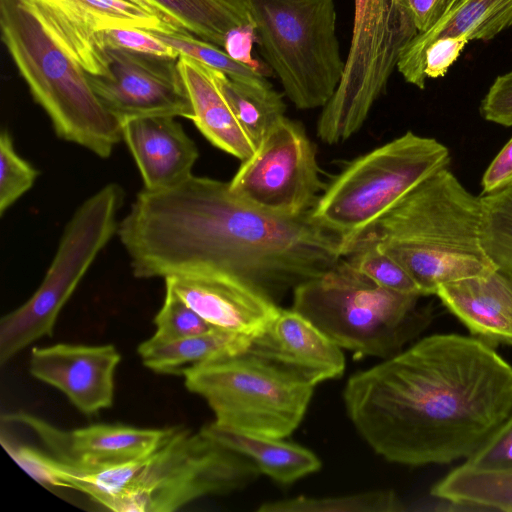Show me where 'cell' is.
Returning <instances> with one entry per match:
<instances>
[{"label": "cell", "instance_id": "obj_2", "mask_svg": "<svg viewBox=\"0 0 512 512\" xmlns=\"http://www.w3.org/2000/svg\"><path fill=\"white\" fill-rule=\"evenodd\" d=\"M343 401L385 460L449 464L468 459L511 414L512 366L473 336L433 334L351 375Z\"/></svg>", "mask_w": 512, "mask_h": 512}, {"label": "cell", "instance_id": "obj_4", "mask_svg": "<svg viewBox=\"0 0 512 512\" xmlns=\"http://www.w3.org/2000/svg\"><path fill=\"white\" fill-rule=\"evenodd\" d=\"M2 41L57 136L101 158L123 139L120 122L93 91L87 72L32 0H0Z\"/></svg>", "mask_w": 512, "mask_h": 512}, {"label": "cell", "instance_id": "obj_31", "mask_svg": "<svg viewBox=\"0 0 512 512\" xmlns=\"http://www.w3.org/2000/svg\"><path fill=\"white\" fill-rule=\"evenodd\" d=\"M157 38L186 55L200 61L233 80H255L265 77L258 71L233 60L218 46L199 39L186 31L161 32L151 31Z\"/></svg>", "mask_w": 512, "mask_h": 512}, {"label": "cell", "instance_id": "obj_34", "mask_svg": "<svg viewBox=\"0 0 512 512\" xmlns=\"http://www.w3.org/2000/svg\"><path fill=\"white\" fill-rule=\"evenodd\" d=\"M97 40L103 49L125 50L134 53L177 60L180 53L151 31L138 28H113L98 32Z\"/></svg>", "mask_w": 512, "mask_h": 512}, {"label": "cell", "instance_id": "obj_14", "mask_svg": "<svg viewBox=\"0 0 512 512\" xmlns=\"http://www.w3.org/2000/svg\"><path fill=\"white\" fill-rule=\"evenodd\" d=\"M2 419L26 426L39 437L53 458L78 469L103 468L146 457L176 429L95 424L64 430L25 412L8 414Z\"/></svg>", "mask_w": 512, "mask_h": 512}, {"label": "cell", "instance_id": "obj_37", "mask_svg": "<svg viewBox=\"0 0 512 512\" xmlns=\"http://www.w3.org/2000/svg\"><path fill=\"white\" fill-rule=\"evenodd\" d=\"M480 111L487 121L512 127V70L495 79L481 102Z\"/></svg>", "mask_w": 512, "mask_h": 512}, {"label": "cell", "instance_id": "obj_19", "mask_svg": "<svg viewBox=\"0 0 512 512\" xmlns=\"http://www.w3.org/2000/svg\"><path fill=\"white\" fill-rule=\"evenodd\" d=\"M121 128L144 189L169 188L192 175L198 148L175 117L135 118L123 122Z\"/></svg>", "mask_w": 512, "mask_h": 512}, {"label": "cell", "instance_id": "obj_17", "mask_svg": "<svg viewBox=\"0 0 512 512\" xmlns=\"http://www.w3.org/2000/svg\"><path fill=\"white\" fill-rule=\"evenodd\" d=\"M174 291L217 329L249 337L262 332L278 314L277 303L227 273L207 277H167Z\"/></svg>", "mask_w": 512, "mask_h": 512}, {"label": "cell", "instance_id": "obj_1", "mask_svg": "<svg viewBox=\"0 0 512 512\" xmlns=\"http://www.w3.org/2000/svg\"><path fill=\"white\" fill-rule=\"evenodd\" d=\"M117 234L136 278L227 273L276 303L343 257L340 241L308 214H271L239 199L228 182L193 174L169 188H143Z\"/></svg>", "mask_w": 512, "mask_h": 512}, {"label": "cell", "instance_id": "obj_24", "mask_svg": "<svg viewBox=\"0 0 512 512\" xmlns=\"http://www.w3.org/2000/svg\"><path fill=\"white\" fill-rule=\"evenodd\" d=\"M251 339L246 335L215 329L172 341L150 337L140 343L137 353L148 369L159 374L182 376L192 367L246 351Z\"/></svg>", "mask_w": 512, "mask_h": 512}, {"label": "cell", "instance_id": "obj_36", "mask_svg": "<svg viewBox=\"0 0 512 512\" xmlns=\"http://www.w3.org/2000/svg\"><path fill=\"white\" fill-rule=\"evenodd\" d=\"M468 41L464 35L441 37L432 41L422 56L425 77L433 79L443 77L458 59Z\"/></svg>", "mask_w": 512, "mask_h": 512}, {"label": "cell", "instance_id": "obj_6", "mask_svg": "<svg viewBox=\"0 0 512 512\" xmlns=\"http://www.w3.org/2000/svg\"><path fill=\"white\" fill-rule=\"evenodd\" d=\"M449 162L445 145L408 131L349 162L308 217L340 241L344 256L360 235Z\"/></svg>", "mask_w": 512, "mask_h": 512}, {"label": "cell", "instance_id": "obj_12", "mask_svg": "<svg viewBox=\"0 0 512 512\" xmlns=\"http://www.w3.org/2000/svg\"><path fill=\"white\" fill-rule=\"evenodd\" d=\"M228 183L239 199L284 217L308 214L327 186L303 125L286 116L272 126Z\"/></svg>", "mask_w": 512, "mask_h": 512}, {"label": "cell", "instance_id": "obj_18", "mask_svg": "<svg viewBox=\"0 0 512 512\" xmlns=\"http://www.w3.org/2000/svg\"><path fill=\"white\" fill-rule=\"evenodd\" d=\"M248 350L314 386L341 377L345 370L342 348L292 308H280L267 327L252 337Z\"/></svg>", "mask_w": 512, "mask_h": 512}, {"label": "cell", "instance_id": "obj_33", "mask_svg": "<svg viewBox=\"0 0 512 512\" xmlns=\"http://www.w3.org/2000/svg\"><path fill=\"white\" fill-rule=\"evenodd\" d=\"M39 171L15 150L10 133L0 136V214L32 188Z\"/></svg>", "mask_w": 512, "mask_h": 512}, {"label": "cell", "instance_id": "obj_32", "mask_svg": "<svg viewBox=\"0 0 512 512\" xmlns=\"http://www.w3.org/2000/svg\"><path fill=\"white\" fill-rule=\"evenodd\" d=\"M153 322L156 329L151 337L159 341L177 340L217 329L193 310L166 283L164 302Z\"/></svg>", "mask_w": 512, "mask_h": 512}, {"label": "cell", "instance_id": "obj_41", "mask_svg": "<svg viewBox=\"0 0 512 512\" xmlns=\"http://www.w3.org/2000/svg\"><path fill=\"white\" fill-rule=\"evenodd\" d=\"M128 2H131V3H134L136 5H139L147 10H150L152 12H155L163 17H165L166 19L174 22L176 25H178L175 21H173L170 17H168L167 15H165L162 11H160L156 6H154L152 3H150L148 0H126ZM179 26V25H178ZM180 27V26H179Z\"/></svg>", "mask_w": 512, "mask_h": 512}, {"label": "cell", "instance_id": "obj_8", "mask_svg": "<svg viewBox=\"0 0 512 512\" xmlns=\"http://www.w3.org/2000/svg\"><path fill=\"white\" fill-rule=\"evenodd\" d=\"M185 387L203 398L217 425L234 431L285 438L302 422L314 385L248 349L192 367Z\"/></svg>", "mask_w": 512, "mask_h": 512}, {"label": "cell", "instance_id": "obj_28", "mask_svg": "<svg viewBox=\"0 0 512 512\" xmlns=\"http://www.w3.org/2000/svg\"><path fill=\"white\" fill-rule=\"evenodd\" d=\"M259 512H398L406 510L393 490L377 489L337 497L297 496L263 503Z\"/></svg>", "mask_w": 512, "mask_h": 512}, {"label": "cell", "instance_id": "obj_13", "mask_svg": "<svg viewBox=\"0 0 512 512\" xmlns=\"http://www.w3.org/2000/svg\"><path fill=\"white\" fill-rule=\"evenodd\" d=\"M106 55L107 72L87 76L98 99L120 124L152 116L193 119L178 59L115 49H106Z\"/></svg>", "mask_w": 512, "mask_h": 512}, {"label": "cell", "instance_id": "obj_29", "mask_svg": "<svg viewBox=\"0 0 512 512\" xmlns=\"http://www.w3.org/2000/svg\"><path fill=\"white\" fill-rule=\"evenodd\" d=\"M480 199L484 250L497 270L512 279V183Z\"/></svg>", "mask_w": 512, "mask_h": 512}, {"label": "cell", "instance_id": "obj_40", "mask_svg": "<svg viewBox=\"0 0 512 512\" xmlns=\"http://www.w3.org/2000/svg\"><path fill=\"white\" fill-rule=\"evenodd\" d=\"M419 32L430 29L444 13L447 0H402Z\"/></svg>", "mask_w": 512, "mask_h": 512}, {"label": "cell", "instance_id": "obj_11", "mask_svg": "<svg viewBox=\"0 0 512 512\" xmlns=\"http://www.w3.org/2000/svg\"><path fill=\"white\" fill-rule=\"evenodd\" d=\"M418 30L402 0H354L350 49L340 83L323 107L317 136L329 145L363 126Z\"/></svg>", "mask_w": 512, "mask_h": 512}, {"label": "cell", "instance_id": "obj_35", "mask_svg": "<svg viewBox=\"0 0 512 512\" xmlns=\"http://www.w3.org/2000/svg\"><path fill=\"white\" fill-rule=\"evenodd\" d=\"M465 462L484 469L512 466V412Z\"/></svg>", "mask_w": 512, "mask_h": 512}, {"label": "cell", "instance_id": "obj_7", "mask_svg": "<svg viewBox=\"0 0 512 512\" xmlns=\"http://www.w3.org/2000/svg\"><path fill=\"white\" fill-rule=\"evenodd\" d=\"M261 54L296 108L324 107L345 66L335 0H246Z\"/></svg>", "mask_w": 512, "mask_h": 512}, {"label": "cell", "instance_id": "obj_9", "mask_svg": "<svg viewBox=\"0 0 512 512\" xmlns=\"http://www.w3.org/2000/svg\"><path fill=\"white\" fill-rule=\"evenodd\" d=\"M124 191L109 183L87 198L64 228L54 258L34 294L0 321V363L52 336L58 315L98 254L117 233Z\"/></svg>", "mask_w": 512, "mask_h": 512}, {"label": "cell", "instance_id": "obj_26", "mask_svg": "<svg viewBox=\"0 0 512 512\" xmlns=\"http://www.w3.org/2000/svg\"><path fill=\"white\" fill-rule=\"evenodd\" d=\"M431 495L466 503L480 511L512 512V466L484 469L464 462L435 483Z\"/></svg>", "mask_w": 512, "mask_h": 512}, {"label": "cell", "instance_id": "obj_38", "mask_svg": "<svg viewBox=\"0 0 512 512\" xmlns=\"http://www.w3.org/2000/svg\"><path fill=\"white\" fill-rule=\"evenodd\" d=\"M258 41L255 23L241 25L227 33L223 50L233 60L258 71L266 77L271 75V68H266L252 57L253 46Z\"/></svg>", "mask_w": 512, "mask_h": 512}, {"label": "cell", "instance_id": "obj_23", "mask_svg": "<svg viewBox=\"0 0 512 512\" xmlns=\"http://www.w3.org/2000/svg\"><path fill=\"white\" fill-rule=\"evenodd\" d=\"M201 431L223 446L250 459L274 481L291 484L321 468V461L311 450L283 440L221 427L212 422Z\"/></svg>", "mask_w": 512, "mask_h": 512}, {"label": "cell", "instance_id": "obj_20", "mask_svg": "<svg viewBox=\"0 0 512 512\" xmlns=\"http://www.w3.org/2000/svg\"><path fill=\"white\" fill-rule=\"evenodd\" d=\"M435 295L471 336L512 346V279L502 272L443 284Z\"/></svg>", "mask_w": 512, "mask_h": 512}, {"label": "cell", "instance_id": "obj_25", "mask_svg": "<svg viewBox=\"0 0 512 512\" xmlns=\"http://www.w3.org/2000/svg\"><path fill=\"white\" fill-rule=\"evenodd\" d=\"M189 34L223 49L227 33L255 23L246 0H148Z\"/></svg>", "mask_w": 512, "mask_h": 512}, {"label": "cell", "instance_id": "obj_30", "mask_svg": "<svg viewBox=\"0 0 512 512\" xmlns=\"http://www.w3.org/2000/svg\"><path fill=\"white\" fill-rule=\"evenodd\" d=\"M344 257L355 269L380 287L397 293L422 296L412 276L377 244L358 241Z\"/></svg>", "mask_w": 512, "mask_h": 512}, {"label": "cell", "instance_id": "obj_22", "mask_svg": "<svg viewBox=\"0 0 512 512\" xmlns=\"http://www.w3.org/2000/svg\"><path fill=\"white\" fill-rule=\"evenodd\" d=\"M512 26V0H459L447 8L427 31L419 32L404 47L397 69L407 83L425 88L422 56L427 46L441 37L464 35L468 40H491Z\"/></svg>", "mask_w": 512, "mask_h": 512}, {"label": "cell", "instance_id": "obj_3", "mask_svg": "<svg viewBox=\"0 0 512 512\" xmlns=\"http://www.w3.org/2000/svg\"><path fill=\"white\" fill-rule=\"evenodd\" d=\"M358 241L377 244L400 263L422 296L497 270L482 244L481 199L448 168L416 187L352 245Z\"/></svg>", "mask_w": 512, "mask_h": 512}, {"label": "cell", "instance_id": "obj_21", "mask_svg": "<svg viewBox=\"0 0 512 512\" xmlns=\"http://www.w3.org/2000/svg\"><path fill=\"white\" fill-rule=\"evenodd\" d=\"M178 69L193 109L192 121L215 147L243 161L256 144L240 123L223 88V72L186 55Z\"/></svg>", "mask_w": 512, "mask_h": 512}, {"label": "cell", "instance_id": "obj_5", "mask_svg": "<svg viewBox=\"0 0 512 512\" xmlns=\"http://www.w3.org/2000/svg\"><path fill=\"white\" fill-rule=\"evenodd\" d=\"M420 296L380 287L342 257L293 290L292 309L342 349L381 360L402 351L432 321Z\"/></svg>", "mask_w": 512, "mask_h": 512}, {"label": "cell", "instance_id": "obj_42", "mask_svg": "<svg viewBox=\"0 0 512 512\" xmlns=\"http://www.w3.org/2000/svg\"><path fill=\"white\" fill-rule=\"evenodd\" d=\"M458 1H459V0H447V4H446V8H445V10H446L447 8H449V7L453 6V5H454L456 2H458Z\"/></svg>", "mask_w": 512, "mask_h": 512}, {"label": "cell", "instance_id": "obj_10", "mask_svg": "<svg viewBox=\"0 0 512 512\" xmlns=\"http://www.w3.org/2000/svg\"><path fill=\"white\" fill-rule=\"evenodd\" d=\"M260 475L250 459L201 430L176 428L148 456L126 491L103 507L115 512H172L202 497L244 489Z\"/></svg>", "mask_w": 512, "mask_h": 512}, {"label": "cell", "instance_id": "obj_16", "mask_svg": "<svg viewBox=\"0 0 512 512\" xmlns=\"http://www.w3.org/2000/svg\"><path fill=\"white\" fill-rule=\"evenodd\" d=\"M120 360L121 355L112 344L58 343L34 347L29 371L89 416L113 405L114 377Z\"/></svg>", "mask_w": 512, "mask_h": 512}, {"label": "cell", "instance_id": "obj_15", "mask_svg": "<svg viewBox=\"0 0 512 512\" xmlns=\"http://www.w3.org/2000/svg\"><path fill=\"white\" fill-rule=\"evenodd\" d=\"M32 1L91 75H104L108 69L106 50L97 40L100 31L113 28L185 31L165 17L126 0Z\"/></svg>", "mask_w": 512, "mask_h": 512}, {"label": "cell", "instance_id": "obj_39", "mask_svg": "<svg viewBox=\"0 0 512 512\" xmlns=\"http://www.w3.org/2000/svg\"><path fill=\"white\" fill-rule=\"evenodd\" d=\"M512 183V138L486 169L481 185L482 194L492 193Z\"/></svg>", "mask_w": 512, "mask_h": 512}, {"label": "cell", "instance_id": "obj_27", "mask_svg": "<svg viewBox=\"0 0 512 512\" xmlns=\"http://www.w3.org/2000/svg\"><path fill=\"white\" fill-rule=\"evenodd\" d=\"M222 84L240 123L257 147L272 126L285 116L283 94L266 77L233 80L223 73Z\"/></svg>", "mask_w": 512, "mask_h": 512}]
</instances>
